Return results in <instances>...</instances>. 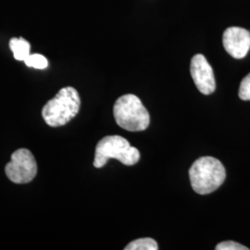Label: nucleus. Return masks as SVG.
I'll return each mask as SVG.
<instances>
[{"instance_id":"f257e3e1","label":"nucleus","mask_w":250,"mask_h":250,"mask_svg":"<svg viewBox=\"0 0 250 250\" xmlns=\"http://www.w3.org/2000/svg\"><path fill=\"white\" fill-rule=\"evenodd\" d=\"M226 172L223 163L213 157H202L189 169V179L193 190L199 195H208L224 184Z\"/></svg>"},{"instance_id":"f03ea898","label":"nucleus","mask_w":250,"mask_h":250,"mask_svg":"<svg viewBox=\"0 0 250 250\" xmlns=\"http://www.w3.org/2000/svg\"><path fill=\"white\" fill-rule=\"evenodd\" d=\"M81 99L77 90L72 86L64 87L45 104L42 117L45 124L51 127L67 125L79 112Z\"/></svg>"},{"instance_id":"7ed1b4c3","label":"nucleus","mask_w":250,"mask_h":250,"mask_svg":"<svg viewBox=\"0 0 250 250\" xmlns=\"http://www.w3.org/2000/svg\"><path fill=\"white\" fill-rule=\"evenodd\" d=\"M113 115L117 125L130 132L146 130L150 116L138 97L128 94L117 99L113 107Z\"/></svg>"},{"instance_id":"20e7f679","label":"nucleus","mask_w":250,"mask_h":250,"mask_svg":"<svg viewBox=\"0 0 250 250\" xmlns=\"http://www.w3.org/2000/svg\"><path fill=\"white\" fill-rule=\"evenodd\" d=\"M115 159L127 166L136 164L140 160V152L120 135H108L102 138L96 146L94 166L102 168L107 161Z\"/></svg>"},{"instance_id":"39448f33","label":"nucleus","mask_w":250,"mask_h":250,"mask_svg":"<svg viewBox=\"0 0 250 250\" xmlns=\"http://www.w3.org/2000/svg\"><path fill=\"white\" fill-rule=\"evenodd\" d=\"M5 171L14 184L23 185L32 182L37 174V163L33 153L26 148H20L12 153Z\"/></svg>"},{"instance_id":"423d86ee","label":"nucleus","mask_w":250,"mask_h":250,"mask_svg":"<svg viewBox=\"0 0 250 250\" xmlns=\"http://www.w3.org/2000/svg\"><path fill=\"white\" fill-rule=\"evenodd\" d=\"M190 72L198 91L203 95H210L216 89V81L212 67L202 54L192 58Z\"/></svg>"},{"instance_id":"0eeeda50","label":"nucleus","mask_w":250,"mask_h":250,"mask_svg":"<svg viewBox=\"0 0 250 250\" xmlns=\"http://www.w3.org/2000/svg\"><path fill=\"white\" fill-rule=\"evenodd\" d=\"M223 44L232 58L243 59L250 51V33L240 27H229L224 31Z\"/></svg>"},{"instance_id":"6e6552de","label":"nucleus","mask_w":250,"mask_h":250,"mask_svg":"<svg viewBox=\"0 0 250 250\" xmlns=\"http://www.w3.org/2000/svg\"><path fill=\"white\" fill-rule=\"evenodd\" d=\"M9 48L12 51L14 58L19 62H24L30 55L31 45L30 43L22 37H13L9 40Z\"/></svg>"},{"instance_id":"1a4fd4ad","label":"nucleus","mask_w":250,"mask_h":250,"mask_svg":"<svg viewBox=\"0 0 250 250\" xmlns=\"http://www.w3.org/2000/svg\"><path fill=\"white\" fill-rule=\"evenodd\" d=\"M125 250H158V243L153 238H139L129 243L125 248Z\"/></svg>"},{"instance_id":"9d476101","label":"nucleus","mask_w":250,"mask_h":250,"mask_svg":"<svg viewBox=\"0 0 250 250\" xmlns=\"http://www.w3.org/2000/svg\"><path fill=\"white\" fill-rule=\"evenodd\" d=\"M24 63L28 67L35 68L37 70H44L48 66L46 58L41 54H30L25 59Z\"/></svg>"},{"instance_id":"9b49d317","label":"nucleus","mask_w":250,"mask_h":250,"mask_svg":"<svg viewBox=\"0 0 250 250\" xmlns=\"http://www.w3.org/2000/svg\"><path fill=\"white\" fill-rule=\"evenodd\" d=\"M238 96L242 100H250V73L242 80Z\"/></svg>"},{"instance_id":"f8f14e48","label":"nucleus","mask_w":250,"mask_h":250,"mask_svg":"<svg viewBox=\"0 0 250 250\" xmlns=\"http://www.w3.org/2000/svg\"><path fill=\"white\" fill-rule=\"evenodd\" d=\"M216 250H249L250 249L234 241H224L218 244L215 248Z\"/></svg>"}]
</instances>
